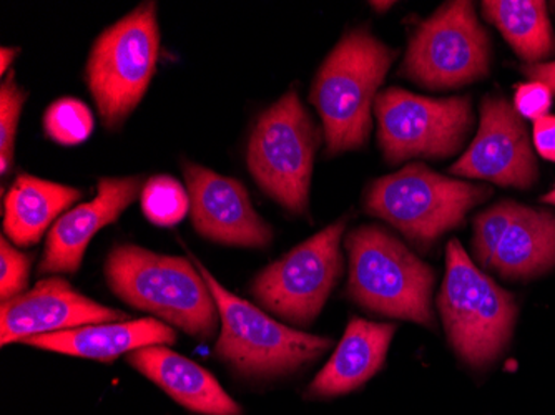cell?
Returning <instances> with one entry per match:
<instances>
[{
  "instance_id": "cell-11",
  "label": "cell",
  "mask_w": 555,
  "mask_h": 415,
  "mask_svg": "<svg viewBox=\"0 0 555 415\" xmlns=\"http://www.w3.org/2000/svg\"><path fill=\"white\" fill-rule=\"evenodd\" d=\"M345 230L343 218L264 268L251 284L257 301L282 320L310 326L341 276Z\"/></svg>"
},
{
  "instance_id": "cell-25",
  "label": "cell",
  "mask_w": 555,
  "mask_h": 415,
  "mask_svg": "<svg viewBox=\"0 0 555 415\" xmlns=\"http://www.w3.org/2000/svg\"><path fill=\"white\" fill-rule=\"evenodd\" d=\"M27 93L15 82V75L0 87V171L2 177L9 173L14 164L15 133L18 118Z\"/></svg>"
},
{
  "instance_id": "cell-6",
  "label": "cell",
  "mask_w": 555,
  "mask_h": 415,
  "mask_svg": "<svg viewBox=\"0 0 555 415\" xmlns=\"http://www.w3.org/2000/svg\"><path fill=\"white\" fill-rule=\"evenodd\" d=\"M488 196V186L470 185L413 164L374 181L364 208L388 221L414 245L429 248L446 231L460 226L474 206Z\"/></svg>"
},
{
  "instance_id": "cell-29",
  "label": "cell",
  "mask_w": 555,
  "mask_h": 415,
  "mask_svg": "<svg viewBox=\"0 0 555 415\" xmlns=\"http://www.w3.org/2000/svg\"><path fill=\"white\" fill-rule=\"evenodd\" d=\"M527 79L531 82H541L555 93V62H541V64L526 65L522 68Z\"/></svg>"
},
{
  "instance_id": "cell-26",
  "label": "cell",
  "mask_w": 555,
  "mask_h": 415,
  "mask_svg": "<svg viewBox=\"0 0 555 415\" xmlns=\"http://www.w3.org/2000/svg\"><path fill=\"white\" fill-rule=\"evenodd\" d=\"M29 255L17 251L5 238L0 242V298L2 301L24 295L29 284Z\"/></svg>"
},
{
  "instance_id": "cell-31",
  "label": "cell",
  "mask_w": 555,
  "mask_h": 415,
  "mask_svg": "<svg viewBox=\"0 0 555 415\" xmlns=\"http://www.w3.org/2000/svg\"><path fill=\"white\" fill-rule=\"evenodd\" d=\"M371 5H373L376 11H386V9L391 8V5H395V2H371Z\"/></svg>"
},
{
  "instance_id": "cell-14",
  "label": "cell",
  "mask_w": 555,
  "mask_h": 415,
  "mask_svg": "<svg viewBox=\"0 0 555 415\" xmlns=\"http://www.w3.org/2000/svg\"><path fill=\"white\" fill-rule=\"evenodd\" d=\"M127 314L80 295L62 277H49L36 288L0 306V342H24L29 337L90 324L120 323Z\"/></svg>"
},
{
  "instance_id": "cell-22",
  "label": "cell",
  "mask_w": 555,
  "mask_h": 415,
  "mask_svg": "<svg viewBox=\"0 0 555 415\" xmlns=\"http://www.w3.org/2000/svg\"><path fill=\"white\" fill-rule=\"evenodd\" d=\"M142 210L152 223L173 226L189 213V192L175 178L164 174L150 178L143 186Z\"/></svg>"
},
{
  "instance_id": "cell-1",
  "label": "cell",
  "mask_w": 555,
  "mask_h": 415,
  "mask_svg": "<svg viewBox=\"0 0 555 415\" xmlns=\"http://www.w3.org/2000/svg\"><path fill=\"white\" fill-rule=\"evenodd\" d=\"M112 291L135 309L208 341L217 334L218 308L207 281L186 259L135 245L115 246L105 263Z\"/></svg>"
},
{
  "instance_id": "cell-27",
  "label": "cell",
  "mask_w": 555,
  "mask_h": 415,
  "mask_svg": "<svg viewBox=\"0 0 555 415\" xmlns=\"http://www.w3.org/2000/svg\"><path fill=\"white\" fill-rule=\"evenodd\" d=\"M552 95L547 86L541 82H527L519 86L514 99V108L524 118L538 121L547 117L551 111Z\"/></svg>"
},
{
  "instance_id": "cell-16",
  "label": "cell",
  "mask_w": 555,
  "mask_h": 415,
  "mask_svg": "<svg viewBox=\"0 0 555 415\" xmlns=\"http://www.w3.org/2000/svg\"><path fill=\"white\" fill-rule=\"evenodd\" d=\"M127 362L196 414L242 415V407L224 392L214 374L165 346L137 349L127 354Z\"/></svg>"
},
{
  "instance_id": "cell-23",
  "label": "cell",
  "mask_w": 555,
  "mask_h": 415,
  "mask_svg": "<svg viewBox=\"0 0 555 415\" xmlns=\"http://www.w3.org/2000/svg\"><path fill=\"white\" fill-rule=\"evenodd\" d=\"M43 130L61 145H79L92 135V112L77 99L55 100L43 115Z\"/></svg>"
},
{
  "instance_id": "cell-3",
  "label": "cell",
  "mask_w": 555,
  "mask_h": 415,
  "mask_svg": "<svg viewBox=\"0 0 555 415\" xmlns=\"http://www.w3.org/2000/svg\"><path fill=\"white\" fill-rule=\"evenodd\" d=\"M348 293L361 308L431 327L435 271L385 228L364 224L346 238Z\"/></svg>"
},
{
  "instance_id": "cell-12",
  "label": "cell",
  "mask_w": 555,
  "mask_h": 415,
  "mask_svg": "<svg viewBox=\"0 0 555 415\" xmlns=\"http://www.w3.org/2000/svg\"><path fill=\"white\" fill-rule=\"evenodd\" d=\"M456 177L488 180L501 186L529 189L538 180V164L526 125L504 96H486L476 139L452 165Z\"/></svg>"
},
{
  "instance_id": "cell-15",
  "label": "cell",
  "mask_w": 555,
  "mask_h": 415,
  "mask_svg": "<svg viewBox=\"0 0 555 415\" xmlns=\"http://www.w3.org/2000/svg\"><path fill=\"white\" fill-rule=\"evenodd\" d=\"M142 190V177L104 178L95 199L75 206L50 228L40 274H74L82 264L87 246L102 228L120 218Z\"/></svg>"
},
{
  "instance_id": "cell-24",
  "label": "cell",
  "mask_w": 555,
  "mask_h": 415,
  "mask_svg": "<svg viewBox=\"0 0 555 415\" xmlns=\"http://www.w3.org/2000/svg\"><path fill=\"white\" fill-rule=\"evenodd\" d=\"M517 208H519V203H498L474 221V258L486 270H489V264H491L502 238L516 218Z\"/></svg>"
},
{
  "instance_id": "cell-9",
  "label": "cell",
  "mask_w": 555,
  "mask_h": 415,
  "mask_svg": "<svg viewBox=\"0 0 555 415\" xmlns=\"http://www.w3.org/2000/svg\"><path fill=\"white\" fill-rule=\"evenodd\" d=\"M491 40L467 0H452L413 34L401 74L431 90L457 89L486 77Z\"/></svg>"
},
{
  "instance_id": "cell-7",
  "label": "cell",
  "mask_w": 555,
  "mask_h": 415,
  "mask_svg": "<svg viewBox=\"0 0 555 415\" xmlns=\"http://www.w3.org/2000/svg\"><path fill=\"white\" fill-rule=\"evenodd\" d=\"M160 52L157 4L143 2L100 34L87 62V86L107 128H118L142 102Z\"/></svg>"
},
{
  "instance_id": "cell-5",
  "label": "cell",
  "mask_w": 555,
  "mask_h": 415,
  "mask_svg": "<svg viewBox=\"0 0 555 415\" xmlns=\"http://www.w3.org/2000/svg\"><path fill=\"white\" fill-rule=\"evenodd\" d=\"M196 270L207 281L221 321L218 358L245 377H280L295 373L333 348L332 337L301 333L274 321L251 302L223 288L195 258Z\"/></svg>"
},
{
  "instance_id": "cell-17",
  "label": "cell",
  "mask_w": 555,
  "mask_h": 415,
  "mask_svg": "<svg viewBox=\"0 0 555 415\" xmlns=\"http://www.w3.org/2000/svg\"><path fill=\"white\" fill-rule=\"evenodd\" d=\"M395 324L352 317L332 359L308 387L310 398H338L357 391L382 369Z\"/></svg>"
},
{
  "instance_id": "cell-21",
  "label": "cell",
  "mask_w": 555,
  "mask_h": 415,
  "mask_svg": "<svg viewBox=\"0 0 555 415\" xmlns=\"http://www.w3.org/2000/svg\"><path fill=\"white\" fill-rule=\"evenodd\" d=\"M482 12L501 30L514 52L529 64H541L555 52L547 5L541 0H489Z\"/></svg>"
},
{
  "instance_id": "cell-28",
  "label": "cell",
  "mask_w": 555,
  "mask_h": 415,
  "mask_svg": "<svg viewBox=\"0 0 555 415\" xmlns=\"http://www.w3.org/2000/svg\"><path fill=\"white\" fill-rule=\"evenodd\" d=\"M534 145L539 155L555 164V117L547 115L534 124Z\"/></svg>"
},
{
  "instance_id": "cell-2",
  "label": "cell",
  "mask_w": 555,
  "mask_h": 415,
  "mask_svg": "<svg viewBox=\"0 0 555 415\" xmlns=\"http://www.w3.org/2000/svg\"><path fill=\"white\" fill-rule=\"evenodd\" d=\"M396 52L366 29L351 30L327 55L314 77L310 100L323 120L327 152L361 148L371 114Z\"/></svg>"
},
{
  "instance_id": "cell-10",
  "label": "cell",
  "mask_w": 555,
  "mask_h": 415,
  "mask_svg": "<svg viewBox=\"0 0 555 415\" xmlns=\"http://www.w3.org/2000/svg\"><path fill=\"white\" fill-rule=\"evenodd\" d=\"M377 139L389 164L410 158H446L460 152L473 127L467 96L429 99L388 89L374 102Z\"/></svg>"
},
{
  "instance_id": "cell-19",
  "label": "cell",
  "mask_w": 555,
  "mask_h": 415,
  "mask_svg": "<svg viewBox=\"0 0 555 415\" xmlns=\"http://www.w3.org/2000/svg\"><path fill=\"white\" fill-rule=\"evenodd\" d=\"M82 196L72 186L18 174L4 202V233L14 245L34 246L50 223Z\"/></svg>"
},
{
  "instance_id": "cell-32",
  "label": "cell",
  "mask_w": 555,
  "mask_h": 415,
  "mask_svg": "<svg viewBox=\"0 0 555 415\" xmlns=\"http://www.w3.org/2000/svg\"><path fill=\"white\" fill-rule=\"evenodd\" d=\"M542 202L551 203V205H555V190H552L551 193H547V195L542 196Z\"/></svg>"
},
{
  "instance_id": "cell-13",
  "label": "cell",
  "mask_w": 555,
  "mask_h": 415,
  "mask_svg": "<svg viewBox=\"0 0 555 415\" xmlns=\"http://www.w3.org/2000/svg\"><path fill=\"white\" fill-rule=\"evenodd\" d=\"M183 173L193 226L199 235L221 245L245 248L270 245L273 231L258 217L238 180L195 164H185Z\"/></svg>"
},
{
  "instance_id": "cell-8",
  "label": "cell",
  "mask_w": 555,
  "mask_h": 415,
  "mask_svg": "<svg viewBox=\"0 0 555 415\" xmlns=\"http://www.w3.org/2000/svg\"><path fill=\"white\" fill-rule=\"evenodd\" d=\"M318 145L320 132L292 90L258 118L248 145L249 173L285 210L305 215Z\"/></svg>"
},
{
  "instance_id": "cell-4",
  "label": "cell",
  "mask_w": 555,
  "mask_h": 415,
  "mask_svg": "<svg viewBox=\"0 0 555 415\" xmlns=\"http://www.w3.org/2000/svg\"><path fill=\"white\" fill-rule=\"evenodd\" d=\"M438 308L449 342L467 366H491L509 345L516 299L470 261L457 239L446 248Z\"/></svg>"
},
{
  "instance_id": "cell-20",
  "label": "cell",
  "mask_w": 555,
  "mask_h": 415,
  "mask_svg": "<svg viewBox=\"0 0 555 415\" xmlns=\"http://www.w3.org/2000/svg\"><path fill=\"white\" fill-rule=\"evenodd\" d=\"M555 268V217L519 205L489 270L509 280H527Z\"/></svg>"
},
{
  "instance_id": "cell-18",
  "label": "cell",
  "mask_w": 555,
  "mask_h": 415,
  "mask_svg": "<svg viewBox=\"0 0 555 415\" xmlns=\"http://www.w3.org/2000/svg\"><path fill=\"white\" fill-rule=\"evenodd\" d=\"M177 341L173 327L154 317L124 321V323L90 324L77 329L59 330L29 337L24 345L61 352L75 358L112 362L121 354H130L149 346H168Z\"/></svg>"
},
{
  "instance_id": "cell-30",
  "label": "cell",
  "mask_w": 555,
  "mask_h": 415,
  "mask_svg": "<svg viewBox=\"0 0 555 415\" xmlns=\"http://www.w3.org/2000/svg\"><path fill=\"white\" fill-rule=\"evenodd\" d=\"M18 54V49H11V47H2L0 50V55H2V62H0V72L5 74L9 68V64L14 62L15 55Z\"/></svg>"
}]
</instances>
